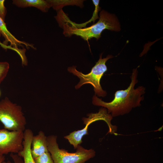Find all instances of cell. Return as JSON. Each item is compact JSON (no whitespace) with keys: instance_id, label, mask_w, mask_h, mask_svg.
<instances>
[{"instance_id":"13","label":"cell","mask_w":163,"mask_h":163,"mask_svg":"<svg viewBox=\"0 0 163 163\" xmlns=\"http://www.w3.org/2000/svg\"><path fill=\"white\" fill-rule=\"evenodd\" d=\"M34 159L35 163H54L49 152L45 153Z\"/></svg>"},{"instance_id":"8","label":"cell","mask_w":163,"mask_h":163,"mask_svg":"<svg viewBox=\"0 0 163 163\" xmlns=\"http://www.w3.org/2000/svg\"><path fill=\"white\" fill-rule=\"evenodd\" d=\"M0 35H2L5 39L3 44L8 46V43L10 46L19 51H23L25 50L19 49L18 47H24L25 46L27 48H31L34 49L35 48L33 45L26 42L20 41L17 39L8 30L5 21L0 17Z\"/></svg>"},{"instance_id":"17","label":"cell","mask_w":163,"mask_h":163,"mask_svg":"<svg viewBox=\"0 0 163 163\" xmlns=\"http://www.w3.org/2000/svg\"><path fill=\"white\" fill-rule=\"evenodd\" d=\"M0 45L5 49L7 50L8 49H9L13 50H14V48L13 47L12 48V47H11V46H6L4 45L3 43H1L0 42Z\"/></svg>"},{"instance_id":"9","label":"cell","mask_w":163,"mask_h":163,"mask_svg":"<svg viewBox=\"0 0 163 163\" xmlns=\"http://www.w3.org/2000/svg\"><path fill=\"white\" fill-rule=\"evenodd\" d=\"M31 153L34 159L49 152L47 137L42 131L34 136L31 143Z\"/></svg>"},{"instance_id":"2","label":"cell","mask_w":163,"mask_h":163,"mask_svg":"<svg viewBox=\"0 0 163 163\" xmlns=\"http://www.w3.org/2000/svg\"><path fill=\"white\" fill-rule=\"evenodd\" d=\"M99 18L96 23L85 28H77L63 21L58 23L59 26L63 29V34L65 36L70 37L75 35L86 41L93 38L98 39L101 37L102 32L105 29L116 31L120 30L119 22L114 14L102 10L100 13Z\"/></svg>"},{"instance_id":"10","label":"cell","mask_w":163,"mask_h":163,"mask_svg":"<svg viewBox=\"0 0 163 163\" xmlns=\"http://www.w3.org/2000/svg\"><path fill=\"white\" fill-rule=\"evenodd\" d=\"M23 148L17 154L23 158L24 163H35L31 153V143L34 134L31 130L26 129L24 132Z\"/></svg>"},{"instance_id":"3","label":"cell","mask_w":163,"mask_h":163,"mask_svg":"<svg viewBox=\"0 0 163 163\" xmlns=\"http://www.w3.org/2000/svg\"><path fill=\"white\" fill-rule=\"evenodd\" d=\"M57 138L54 135L47 137L48 150L54 163H85L95 155L94 150L86 149L79 145L75 152H69L65 149H60Z\"/></svg>"},{"instance_id":"19","label":"cell","mask_w":163,"mask_h":163,"mask_svg":"<svg viewBox=\"0 0 163 163\" xmlns=\"http://www.w3.org/2000/svg\"><path fill=\"white\" fill-rule=\"evenodd\" d=\"M1 91L0 90V97L1 96Z\"/></svg>"},{"instance_id":"7","label":"cell","mask_w":163,"mask_h":163,"mask_svg":"<svg viewBox=\"0 0 163 163\" xmlns=\"http://www.w3.org/2000/svg\"><path fill=\"white\" fill-rule=\"evenodd\" d=\"M24 132L0 129V154H18L23 148Z\"/></svg>"},{"instance_id":"6","label":"cell","mask_w":163,"mask_h":163,"mask_svg":"<svg viewBox=\"0 0 163 163\" xmlns=\"http://www.w3.org/2000/svg\"><path fill=\"white\" fill-rule=\"evenodd\" d=\"M88 118H83L84 123L85 125V127L81 130L75 131L69 135L64 136L71 145H73L75 149H76L78 146L82 142L83 137L88 134V127L92 123L99 120L105 121L109 127L108 132L110 133L115 132L117 129V126L112 125L111 121L113 117L110 114L108 113L105 108H101L98 112L89 114Z\"/></svg>"},{"instance_id":"18","label":"cell","mask_w":163,"mask_h":163,"mask_svg":"<svg viewBox=\"0 0 163 163\" xmlns=\"http://www.w3.org/2000/svg\"><path fill=\"white\" fill-rule=\"evenodd\" d=\"M5 155L0 154V163H7L5 161Z\"/></svg>"},{"instance_id":"1","label":"cell","mask_w":163,"mask_h":163,"mask_svg":"<svg viewBox=\"0 0 163 163\" xmlns=\"http://www.w3.org/2000/svg\"><path fill=\"white\" fill-rule=\"evenodd\" d=\"M138 75L137 69H133L128 87L124 90L117 91L113 99L111 102H104L95 94L93 97V104L107 108L108 113H111L112 117L129 113L133 108L140 106L141 102L144 99L145 88L143 86L135 88V85L138 82Z\"/></svg>"},{"instance_id":"11","label":"cell","mask_w":163,"mask_h":163,"mask_svg":"<svg viewBox=\"0 0 163 163\" xmlns=\"http://www.w3.org/2000/svg\"><path fill=\"white\" fill-rule=\"evenodd\" d=\"M12 3L20 8L34 7L43 12H47L51 7L47 0H14Z\"/></svg>"},{"instance_id":"4","label":"cell","mask_w":163,"mask_h":163,"mask_svg":"<svg viewBox=\"0 0 163 163\" xmlns=\"http://www.w3.org/2000/svg\"><path fill=\"white\" fill-rule=\"evenodd\" d=\"M102 53L100 58L94 66L92 68L91 72L85 74L77 70L75 66L69 67L68 71L77 76L80 79V82L75 86L76 89L79 88L83 85L89 84L94 87L95 94L98 97H105L107 94L106 91L104 90L101 85L100 80L104 73L107 70L106 65V62L109 59L113 57L112 55H108L106 57L102 58Z\"/></svg>"},{"instance_id":"14","label":"cell","mask_w":163,"mask_h":163,"mask_svg":"<svg viewBox=\"0 0 163 163\" xmlns=\"http://www.w3.org/2000/svg\"><path fill=\"white\" fill-rule=\"evenodd\" d=\"M9 68V65L6 62H0V84L6 77Z\"/></svg>"},{"instance_id":"16","label":"cell","mask_w":163,"mask_h":163,"mask_svg":"<svg viewBox=\"0 0 163 163\" xmlns=\"http://www.w3.org/2000/svg\"><path fill=\"white\" fill-rule=\"evenodd\" d=\"M10 157L12 159L14 163H24L22 158L17 154L11 153ZM7 163H11L10 161H8Z\"/></svg>"},{"instance_id":"5","label":"cell","mask_w":163,"mask_h":163,"mask_svg":"<svg viewBox=\"0 0 163 163\" xmlns=\"http://www.w3.org/2000/svg\"><path fill=\"white\" fill-rule=\"evenodd\" d=\"M0 122L4 129L10 131H24L26 129V120L21 107L7 97L0 101Z\"/></svg>"},{"instance_id":"15","label":"cell","mask_w":163,"mask_h":163,"mask_svg":"<svg viewBox=\"0 0 163 163\" xmlns=\"http://www.w3.org/2000/svg\"><path fill=\"white\" fill-rule=\"evenodd\" d=\"M5 2L4 0H0V17L4 21L7 13L6 8L4 5Z\"/></svg>"},{"instance_id":"12","label":"cell","mask_w":163,"mask_h":163,"mask_svg":"<svg viewBox=\"0 0 163 163\" xmlns=\"http://www.w3.org/2000/svg\"><path fill=\"white\" fill-rule=\"evenodd\" d=\"M51 7L58 11L64 7L68 5H76L82 8L84 0H47Z\"/></svg>"}]
</instances>
